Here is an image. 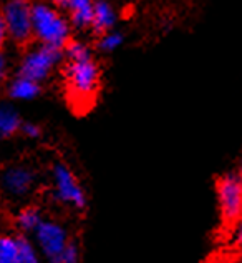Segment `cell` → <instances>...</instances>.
<instances>
[{
  "label": "cell",
  "mask_w": 242,
  "mask_h": 263,
  "mask_svg": "<svg viewBox=\"0 0 242 263\" xmlns=\"http://www.w3.org/2000/svg\"><path fill=\"white\" fill-rule=\"evenodd\" d=\"M67 93L77 112H85L93 105L100 90V67L92 55L78 60H67L63 70Z\"/></svg>",
  "instance_id": "cell-1"
},
{
  "label": "cell",
  "mask_w": 242,
  "mask_h": 263,
  "mask_svg": "<svg viewBox=\"0 0 242 263\" xmlns=\"http://www.w3.org/2000/svg\"><path fill=\"white\" fill-rule=\"evenodd\" d=\"M32 32L40 44L63 48L70 40V24L47 4H32Z\"/></svg>",
  "instance_id": "cell-2"
},
{
  "label": "cell",
  "mask_w": 242,
  "mask_h": 263,
  "mask_svg": "<svg viewBox=\"0 0 242 263\" xmlns=\"http://www.w3.org/2000/svg\"><path fill=\"white\" fill-rule=\"evenodd\" d=\"M52 182H53V198L58 203L83 212L88 205V197L80 180L73 174V170L65 162H55L52 167Z\"/></svg>",
  "instance_id": "cell-3"
},
{
  "label": "cell",
  "mask_w": 242,
  "mask_h": 263,
  "mask_svg": "<svg viewBox=\"0 0 242 263\" xmlns=\"http://www.w3.org/2000/svg\"><path fill=\"white\" fill-rule=\"evenodd\" d=\"M35 248L45 263H58L65 247L70 241L68 230L57 220L43 218L33 232Z\"/></svg>",
  "instance_id": "cell-4"
},
{
  "label": "cell",
  "mask_w": 242,
  "mask_h": 263,
  "mask_svg": "<svg viewBox=\"0 0 242 263\" xmlns=\"http://www.w3.org/2000/svg\"><path fill=\"white\" fill-rule=\"evenodd\" d=\"M216 193L223 223L232 228L242 217V177L226 174L217 178Z\"/></svg>",
  "instance_id": "cell-5"
},
{
  "label": "cell",
  "mask_w": 242,
  "mask_h": 263,
  "mask_svg": "<svg viewBox=\"0 0 242 263\" xmlns=\"http://www.w3.org/2000/svg\"><path fill=\"white\" fill-rule=\"evenodd\" d=\"M61 59H63V48L40 44L38 47L32 48L30 52L25 53L22 64H20L18 75L29 77L40 84L50 75V72Z\"/></svg>",
  "instance_id": "cell-6"
},
{
  "label": "cell",
  "mask_w": 242,
  "mask_h": 263,
  "mask_svg": "<svg viewBox=\"0 0 242 263\" xmlns=\"http://www.w3.org/2000/svg\"><path fill=\"white\" fill-rule=\"evenodd\" d=\"M0 13L4 17L7 33L13 42L27 44L33 37L30 0H9Z\"/></svg>",
  "instance_id": "cell-7"
},
{
  "label": "cell",
  "mask_w": 242,
  "mask_h": 263,
  "mask_svg": "<svg viewBox=\"0 0 242 263\" xmlns=\"http://www.w3.org/2000/svg\"><path fill=\"white\" fill-rule=\"evenodd\" d=\"M37 183V175L29 165L17 163L0 172V190L10 200L29 197Z\"/></svg>",
  "instance_id": "cell-8"
},
{
  "label": "cell",
  "mask_w": 242,
  "mask_h": 263,
  "mask_svg": "<svg viewBox=\"0 0 242 263\" xmlns=\"http://www.w3.org/2000/svg\"><path fill=\"white\" fill-rule=\"evenodd\" d=\"M68 13L70 24L78 30H85L92 27L95 0H63L60 4Z\"/></svg>",
  "instance_id": "cell-9"
},
{
  "label": "cell",
  "mask_w": 242,
  "mask_h": 263,
  "mask_svg": "<svg viewBox=\"0 0 242 263\" xmlns=\"http://www.w3.org/2000/svg\"><path fill=\"white\" fill-rule=\"evenodd\" d=\"M116 22V13L112 4L108 0H95V9H93V20L92 27L96 35H103V33L109 32L115 27Z\"/></svg>",
  "instance_id": "cell-10"
},
{
  "label": "cell",
  "mask_w": 242,
  "mask_h": 263,
  "mask_svg": "<svg viewBox=\"0 0 242 263\" xmlns=\"http://www.w3.org/2000/svg\"><path fill=\"white\" fill-rule=\"evenodd\" d=\"M9 95L15 100H32L40 95V84L24 75H18L9 87Z\"/></svg>",
  "instance_id": "cell-11"
},
{
  "label": "cell",
  "mask_w": 242,
  "mask_h": 263,
  "mask_svg": "<svg viewBox=\"0 0 242 263\" xmlns=\"http://www.w3.org/2000/svg\"><path fill=\"white\" fill-rule=\"evenodd\" d=\"M43 220L40 209H37L35 205H27L24 209H20V212L15 217V223L18 227V230L22 233H33L35 228L40 225V221Z\"/></svg>",
  "instance_id": "cell-12"
},
{
  "label": "cell",
  "mask_w": 242,
  "mask_h": 263,
  "mask_svg": "<svg viewBox=\"0 0 242 263\" xmlns=\"http://www.w3.org/2000/svg\"><path fill=\"white\" fill-rule=\"evenodd\" d=\"M22 119L9 105L0 107V138H10L20 132Z\"/></svg>",
  "instance_id": "cell-13"
},
{
  "label": "cell",
  "mask_w": 242,
  "mask_h": 263,
  "mask_svg": "<svg viewBox=\"0 0 242 263\" xmlns=\"http://www.w3.org/2000/svg\"><path fill=\"white\" fill-rule=\"evenodd\" d=\"M0 263H20V235H0Z\"/></svg>",
  "instance_id": "cell-14"
},
{
  "label": "cell",
  "mask_w": 242,
  "mask_h": 263,
  "mask_svg": "<svg viewBox=\"0 0 242 263\" xmlns=\"http://www.w3.org/2000/svg\"><path fill=\"white\" fill-rule=\"evenodd\" d=\"M20 263H41L35 245L20 235Z\"/></svg>",
  "instance_id": "cell-15"
},
{
  "label": "cell",
  "mask_w": 242,
  "mask_h": 263,
  "mask_svg": "<svg viewBox=\"0 0 242 263\" xmlns=\"http://www.w3.org/2000/svg\"><path fill=\"white\" fill-rule=\"evenodd\" d=\"M121 44H123V35H121V33L109 30L106 33H103V35H100L98 47H100V50H103V52H113Z\"/></svg>",
  "instance_id": "cell-16"
},
{
  "label": "cell",
  "mask_w": 242,
  "mask_h": 263,
  "mask_svg": "<svg viewBox=\"0 0 242 263\" xmlns=\"http://www.w3.org/2000/svg\"><path fill=\"white\" fill-rule=\"evenodd\" d=\"M58 263H80V247L77 245V241L75 240L68 241V245L65 247Z\"/></svg>",
  "instance_id": "cell-17"
},
{
  "label": "cell",
  "mask_w": 242,
  "mask_h": 263,
  "mask_svg": "<svg viewBox=\"0 0 242 263\" xmlns=\"http://www.w3.org/2000/svg\"><path fill=\"white\" fill-rule=\"evenodd\" d=\"M20 132L27 137V138H38L41 135V128L38 123H33V122H22L20 125Z\"/></svg>",
  "instance_id": "cell-18"
},
{
  "label": "cell",
  "mask_w": 242,
  "mask_h": 263,
  "mask_svg": "<svg viewBox=\"0 0 242 263\" xmlns=\"http://www.w3.org/2000/svg\"><path fill=\"white\" fill-rule=\"evenodd\" d=\"M232 230H234V245L242 250V217L239 218L237 223L232 227Z\"/></svg>",
  "instance_id": "cell-19"
},
{
  "label": "cell",
  "mask_w": 242,
  "mask_h": 263,
  "mask_svg": "<svg viewBox=\"0 0 242 263\" xmlns=\"http://www.w3.org/2000/svg\"><path fill=\"white\" fill-rule=\"evenodd\" d=\"M204 263H232V257L226 253H217V255H212L211 258H207Z\"/></svg>",
  "instance_id": "cell-20"
},
{
  "label": "cell",
  "mask_w": 242,
  "mask_h": 263,
  "mask_svg": "<svg viewBox=\"0 0 242 263\" xmlns=\"http://www.w3.org/2000/svg\"><path fill=\"white\" fill-rule=\"evenodd\" d=\"M7 37H9V33H7V27H5V22H4V17H2V13H0V47L4 45Z\"/></svg>",
  "instance_id": "cell-21"
},
{
  "label": "cell",
  "mask_w": 242,
  "mask_h": 263,
  "mask_svg": "<svg viewBox=\"0 0 242 263\" xmlns=\"http://www.w3.org/2000/svg\"><path fill=\"white\" fill-rule=\"evenodd\" d=\"M5 73H7V60L2 55V52H0V80H4Z\"/></svg>",
  "instance_id": "cell-22"
},
{
  "label": "cell",
  "mask_w": 242,
  "mask_h": 263,
  "mask_svg": "<svg viewBox=\"0 0 242 263\" xmlns=\"http://www.w3.org/2000/svg\"><path fill=\"white\" fill-rule=\"evenodd\" d=\"M237 174L242 177V155H240V158H239V172H237Z\"/></svg>",
  "instance_id": "cell-23"
},
{
  "label": "cell",
  "mask_w": 242,
  "mask_h": 263,
  "mask_svg": "<svg viewBox=\"0 0 242 263\" xmlns=\"http://www.w3.org/2000/svg\"><path fill=\"white\" fill-rule=\"evenodd\" d=\"M57 2H58V4H61V2H63V0H57Z\"/></svg>",
  "instance_id": "cell-24"
},
{
  "label": "cell",
  "mask_w": 242,
  "mask_h": 263,
  "mask_svg": "<svg viewBox=\"0 0 242 263\" xmlns=\"http://www.w3.org/2000/svg\"><path fill=\"white\" fill-rule=\"evenodd\" d=\"M239 263H242V261H239Z\"/></svg>",
  "instance_id": "cell-25"
}]
</instances>
